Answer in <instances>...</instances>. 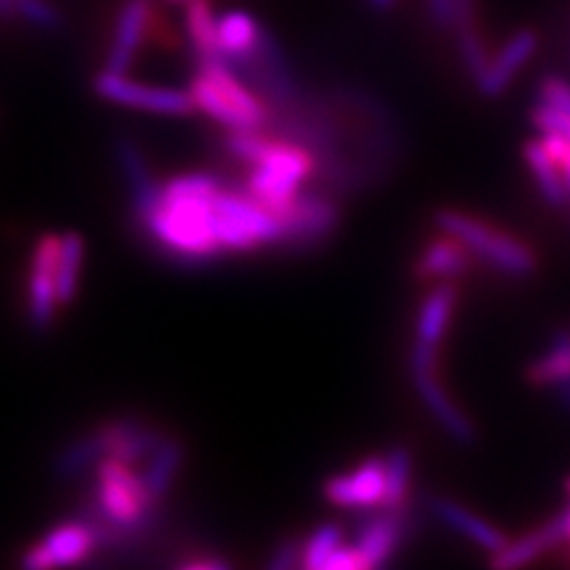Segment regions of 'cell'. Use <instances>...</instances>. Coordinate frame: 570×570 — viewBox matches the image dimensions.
Listing matches in <instances>:
<instances>
[{
    "mask_svg": "<svg viewBox=\"0 0 570 570\" xmlns=\"http://www.w3.org/2000/svg\"><path fill=\"white\" fill-rule=\"evenodd\" d=\"M219 181L209 174H184L159 186L155 198L136 209L150 240L181 264H207L224 249L217 236Z\"/></svg>",
    "mask_w": 570,
    "mask_h": 570,
    "instance_id": "cell-1",
    "label": "cell"
},
{
    "mask_svg": "<svg viewBox=\"0 0 570 570\" xmlns=\"http://www.w3.org/2000/svg\"><path fill=\"white\" fill-rule=\"evenodd\" d=\"M157 502L150 497L142 473L134 471V463L117 456H102L96 466L94 513L100 523L98 534L105 538H131L134 532L148 530Z\"/></svg>",
    "mask_w": 570,
    "mask_h": 570,
    "instance_id": "cell-2",
    "label": "cell"
},
{
    "mask_svg": "<svg viewBox=\"0 0 570 570\" xmlns=\"http://www.w3.org/2000/svg\"><path fill=\"white\" fill-rule=\"evenodd\" d=\"M188 94L195 110H203L228 131L264 129L269 121L264 98L247 86L238 69L226 60H198V71L190 81Z\"/></svg>",
    "mask_w": 570,
    "mask_h": 570,
    "instance_id": "cell-3",
    "label": "cell"
},
{
    "mask_svg": "<svg viewBox=\"0 0 570 570\" xmlns=\"http://www.w3.org/2000/svg\"><path fill=\"white\" fill-rule=\"evenodd\" d=\"M435 224L442 234L466 245L471 255L488 262L499 274L509 278H528L538 269V257H534L530 245L515 236L502 234V230L471 217V214L440 209L435 214Z\"/></svg>",
    "mask_w": 570,
    "mask_h": 570,
    "instance_id": "cell-4",
    "label": "cell"
},
{
    "mask_svg": "<svg viewBox=\"0 0 570 570\" xmlns=\"http://www.w3.org/2000/svg\"><path fill=\"white\" fill-rule=\"evenodd\" d=\"M247 176V193L269 207L276 217L288 207L314 171L312 153L293 140L269 138Z\"/></svg>",
    "mask_w": 570,
    "mask_h": 570,
    "instance_id": "cell-5",
    "label": "cell"
},
{
    "mask_svg": "<svg viewBox=\"0 0 570 570\" xmlns=\"http://www.w3.org/2000/svg\"><path fill=\"white\" fill-rule=\"evenodd\" d=\"M217 236L224 253H247L259 245H281L283 226L247 188H222L217 193Z\"/></svg>",
    "mask_w": 570,
    "mask_h": 570,
    "instance_id": "cell-6",
    "label": "cell"
},
{
    "mask_svg": "<svg viewBox=\"0 0 570 570\" xmlns=\"http://www.w3.org/2000/svg\"><path fill=\"white\" fill-rule=\"evenodd\" d=\"M285 247H316L324 243L341 224V209L318 190H299L297 198L285 207L281 214Z\"/></svg>",
    "mask_w": 570,
    "mask_h": 570,
    "instance_id": "cell-7",
    "label": "cell"
},
{
    "mask_svg": "<svg viewBox=\"0 0 570 570\" xmlns=\"http://www.w3.org/2000/svg\"><path fill=\"white\" fill-rule=\"evenodd\" d=\"M96 94L121 107H134V110L155 112V115H171L181 117L195 110L193 98L188 91L167 86H148L127 79V75H115V71H100V77L94 83Z\"/></svg>",
    "mask_w": 570,
    "mask_h": 570,
    "instance_id": "cell-8",
    "label": "cell"
},
{
    "mask_svg": "<svg viewBox=\"0 0 570 570\" xmlns=\"http://www.w3.org/2000/svg\"><path fill=\"white\" fill-rule=\"evenodd\" d=\"M414 511L409 504L397 509L381 507V511L366 513L356 528V549H360L364 570H376L390 563L397 547L414 530Z\"/></svg>",
    "mask_w": 570,
    "mask_h": 570,
    "instance_id": "cell-9",
    "label": "cell"
},
{
    "mask_svg": "<svg viewBox=\"0 0 570 570\" xmlns=\"http://www.w3.org/2000/svg\"><path fill=\"white\" fill-rule=\"evenodd\" d=\"M60 243H62V236L43 234L31 253L29 324L33 331L50 328L60 305V295H58Z\"/></svg>",
    "mask_w": 570,
    "mask_h": 570,
    "instance_id": "cell-10",
    "label": "cell"
},
{
    "mask_svg": "<svg viewBox=\"0 0 570 570\" xmlns=\"http://www.w3.org/2000/svg\"><path fill=\"white\" fill-rule=\"evenodd\" d=\"M100 534L94 523L88 521H67L52 528L46 538L33 544L22 557V566L29 570H46L56 566H75L81 563L94 547L98 544Z\"/></svg>",
    "mask_w": 570,
    "mask_h": 570,
    "instance_id": "cell-11",
    "label": "cell"
},
{
    "mask_svg": "<svg viewBox=\"0 0 570 570\" xmlns=\"http://www.w3.org/2000/svg\"><path fill=\"white\" fill-rule=\"evenodd\" d=\"M324 492L328 502L345 509H371L383 502L385 492V459L371 456L352 473L326 480Z\"/></svg>",
    "mask_w": 570,
    "mask_h": 570,
    "instance_id": "cell-12",
    "label": "cell"
},
{
    "mask_svg": "<svg viewBox=\"0 0 570 570\" xmlns=\"http://www.w3.org/2000/svg\"><path fill=\"white\" fill-rule=\"evenodd\" d=\"M538 43H540V39L532 29L515 31L511 39L494 52V58L490 60V67H488L485 75L475 81L478 94L488 98V100L504 96V91L511 86V81L519 77V71L534 56Z\"/></svg>",
    "mask_w": 570,
    "mask_h": 570,
    "instance_id": "cell-13",
    "label": "cell"
},
{
    "mask_svg": "<svg viewBox=\"0 0 570 570\" xmlns=\"http://www.w3.org/2000/svg\"><path fill=\"white\" fill-rule=\"evenodd\" d=\"M412 371V381L419 392L421 402L425 404L428 412L440 423V428L459 444H473L478 440L475 425L471 419L461 412V409L452 402L435 376V368H409Z\"/></svg>",
    "mask_w": 570,
    "mask_h": 570,
    "instance_id": "cell-14",
    "label": "cell"
},
{
    "mask_svg": "<svg viewBox=\"0 0 570 570\" xmlns=\"http://www.w3.org/2000/svg\"><path fill=\"white\" fill-rule=\"evenodd\" d=\"M102 456H117L127 463H140L148 461V456L155 452V448L163 442L153 425H146L134 419H117L98 425L94 431Z\"/></svg>",
    "mask_w": 570,
    "mask_h": 570,
    "instance_id": "cell-15",
    "label": "cell"
},
{
    "mask_svg": "<svg viewBox=\"0 0 570 570\" xmlns=\"http://www.w3.org/2000/svg\"><path fill=\"white\" fill-rule=\"evenodd\" d=\"M150 22H153L150 0H127V6H124L119 12L115 41L110 52H107L105 71L127 75L136 60L138 48L142 46V39H146Z\"/></svg>",
    "mask_w": 570,
    "mask_h": 570,
    "instance_id": "cell-16",
    "label": "cell"
},
{
    "mask_svg": "<svg viewBox=\"0 0 570 570\" xmlns=\"http://www.w3.org/2000/svg\"><path fill=\"white\" fill-rule=\"evenodd\" d=\"M428 504H431V511L444 525L463 534V538L471 540L480 549L490 551V554H497V551H502L509 544L502 530H497L494 525L480 519V515H475L466 507H461L459 502H452L448 497H433Z\"/></svg>",
    "mask_w": 570,
    "mask_h": 570,
    "instance_id": "cell-17",
    "label": "cell"
},
{
    "mask_svg": "<svg viewBox=\"0 0 570 570\" xmlns=\"http://www.w3.org/2000/svg\"><path fill=\"white\" fill-rule=\"evenodd\" d=\"M264 31L266 29L249 12L234 10L222 14L217 20L219 58L226 60L230 67H240L245 60L253 58Z\"/></svg>",
    "mask_w": 570,
    "mask_h": 570,
    "instance_id": "cell-18",
    "label": "cell"
},
{
    "mask_svg": "<svg viewBox=\"0 0 570 570\" xmlns=\"http://www.w3.org/2000/svg\"><path fill=\"white\" fill-rule=\"evenodd\" d=\"M469 255L466 245L444 234V238H435L425 245L414 266V274L421 281H454L456 276L466 274Z\"/></svg>",
    "mask_w": 570,
    "mask_h": 570,
    "instance_id": "cell-19",
    "label": "cell"
},
{
    "mask_svg": "<svg viewBox=\"0 0 570 570\" xmlns=\"http://www.w3.org/2000/svg\"><path fill=\"white\" fill-rule=\"evenodd\" d=\"M459 291L452 281H438L428 295L423 297V305L416 318V341L440 347L442 335L448 331L452 318V309L456 305Z\"/></svg>",
    "mask_w": 570,
    "mask_h": 570,
    "instance_id": "cell-20",
    "label": "cell"
},
{
    "mask_svg": "<svg viewBox=\"0 0 570 570\" xmlns=\"http://www.w3.org/2000/svg\"><path fill=\"white\" fill-rule=\"evenodd\" d=\"M559 542H563V534H561L557 519H551L542 528L523 534V538L509 542L502 551L492 554L490 566L497 570H511V568L528 566L534 559H540L547 549H551Z\"/></svg>",
    "mask_w": 570,
    "mask_h": 570,
    "instance_id": "cell-21",
    "label": "cell"
},
{
    "mask_svg": "<svg viewBox=\"0 0 570 570\" xmlns=\"http://www.w3.org/2000/svg\"><path fill=\"white\" fill-rule=\"evenodd\" d=\"M523 157L534 176V184H538L544 203L554 209H566L570 205V200H568L559 165L544 150L542 140H528L523 146Z\"/></svg>",
    "mask_w": 570,
    "mask_h": 570,
    "instance_id": "cell-22",
    "label": "cell"
},
{
    "mask_svg": "<svg viewBox=\"0 0 570 570\" xmlns=\"http://www.w3.org/2000/svg\"><path fill=\"white\" fill-rule=\"evenodd\" d=\"M563 379H570V331L566 328L557 331L549 350L525 368V381L530 385L554 387Z\"/></svg>",
    "mask_w": 570,
    "mask_h": 570,
    "instance_id": "cell-23",
    "label": "cell"
},
{
    "mask_svg": "<svg viewBox=\"0 0 570 570\" xmlns=\"http://www.w3.org/2000/svg\"><path fill=\"white\" fill-rule=\"evenodd\" d=\"M181 463H184V448L171 438H163V442H159L155 452L148 456V466L142 471V480H146L148 492L157 504L159 499L169 492L178 469H181Z\"/></svg>",
    "mask_w": 570,
    "mask_h": 570,
    "instance_id": "cell-24",
    "label": "cell"
},
{
    "mask_svg": "<svg viewBox=\"0 0 570 570\" xmlns=\"http://www.w3.org/2000/svg\"><path fill=\"white\" fill-rule=\"evenodd\" d=\"M186 29L198 60L219 58L217 17L209 8V0H190V3H186Z\"/></svg>",
    "mask_w": 570,
    "mask_h": 570,
    "instance_id": "cell-25",
    "label": "cell"
},
{
    "mask_svg": "<svg viewBox=\"0 0 570 570\" xmlns=\"http://www.w3.org/2000/svg\"><path fill=\"white\" fill-rule=\"evenodd\" d=\"M409 480H412V452L397 444L385 454V492L381 507L397 509L406 504Z\"/></svg>",
    "mask_w": 570,
    "mask_h": 570,
    "instance_id": "cell-26",
    "label": "cell"
},
{
    "mask_svg": "<svg viewBox=\"0 0 570 570\" xmlns=\"http://www.w3.org/2000/svg\"><path fill=\"white\" fill-rule=\"evenodd\" d=\"M83 264V240L75 230L62 234L60 264H58V295L60 305H69L79 288V274Z\"/></svg>",
    "mask_w": 570,
    "mask_h": 570,
    "instance_id": "cell-27",
    "label": "cell"
},
{
    "mask_svg": "<svg viewBox=\"0 0 570 570\" xmlns=\"http://www.w3.org/2000/svg\"><path fill=\"white\" fill-rule=\"evenodd\" d=\"M100 459H102L100 444L94 433H88L83 438H77L75 442H69L67 448L58 454L56 473L60 478H77L86 471L96 469Z\"/></svg>",
    "mask_w": 570,
    "mask_h": 570,
    "instance_id": "cell-28",
    "label": "cell"
},
{
    "mask_svg": "<svg viewBox=\"0 0 570 570\" xmlns=\"http://www.w3.org/2000/svg\"><path fill=\"white\" fill-rule=\"evenodd\" d=\"M456 46H459L461 62H463V67H466L469 77L475 83L480 77L485 75L490 67V60H492V56L488 52V46H485V39L480 36V31L473 24V27L456 31Z\"/></svg>",
    "mask_w": 570,
    "mask_h": 570,
    "instance_id": "cell-29",
    "label": "cell"
},
{
    "mask_svg": "<svg viewBox=\"0 0 570 570\" xmlns=\"http://www.w3.org/2000/svg\"><path fill=\"white\" fill-rule=\"evenodd\" d=\"M341 544H343V528L341 525L337 523L318 525L312 532V538L305 542V557H302V566L309 570H324L326 561Z\"/></svg>",
    "mask_w": 570,
    "mask_h": 570,
    "instance_id": "cell-30",
    "label": "cell"
},
{
    "mask_svg": "<svg viewBox=\"0 0 570 570\" xmlns=\"http://www.w3.org/2000/svg\"><path fill=\"white\" fill-rule=\"evenodd\" d=\"M538 102L554 107L570 117V83L557 75H549L538 83Z\"/></svg>",
    "mask_w": 570,
    "mask_h": 570,
    "instance_id": "cell-31",
    "label": "cell"
},
{
    "mask_svg": "<svg viewBox=\"0 0 570 570\" xmlns=\"http://www.w3.org/2000/svg\"><path fill=\"white\" fill-rule=\"evenodd\" d=\"M17 17H22L24 22H29L36 29H58L60 24V14L48 0H22Z\"/></svg>",
    "mask_w": 570,
    "mask_h": 570,
    "instance_id": "cell-32",
    "label": "cell"
},
{
    "mask_svg": "<svg viewBox=\"0 0 570 570\" xmlns=\"http://www.w3.org/2000/svg\"><path fill=\"white\" fill-rule=\"evenodd\" d=\"M532 127L538 129L542 136L544 134H559V136H566L570 140V117L554 110V107H547L542 102L534 105L532 110Z\"/></svg>",
    "mask_w": 570,
    "mask_h": 570,
    "instance_id": "cell-33",
    "label": "cell"
},
{
    "mask_svg": "<svg viewBox=\"0 0 570 570\" xmlns=\"http://www.w3.org/2000/svg\"><path fill=\"white\" fill-rule=\"evenodd\" d=\"M542 146L551 155V159H554V163L559 165L563 186H566V193H568V200H570V140L566 136H559V134H544Z\"/></svg>",
    "mask_w": 570,
    "mask_h": 570,
    "instance_id": "cell-34",
    "label": "cell"
},
{
    "mask_svg": "<svg viewBox=\"0 0 570 570\" xmlns=\"http://www.w3.org/2000/svg\"><path fill=\"white\" fill-rule=\"evenodd\" d=\"M302 557H305V542L299 540H283L276 549L272 559L266 561V568L272 570H291V568H297L302 566Z\"/></svg>",
    "mask_w": 570,
    "mask_h": 570,
    "instance_id": "cell-35",
    "label": "cell"
},
{
    "mask_svg": "<svg viewBox=\"0 0 570 570\" xmlns=\"http://www.w3.org/2000/svg\"><path fill=\"white\" fill-rule=\"evenodd\" d=\"M324 570H364V561H362L360 549L341 544L333 551L331 559L326 561Z\"/></svg>",
    "mask_w": 570,
    "mask_h": 570,
    "instance_id": "cell-36",
    "label": "cell"
},
{
    "mask_svg": "<svg viewBox=\"0 0 570 570\" xmlns=\"http://www.w3.org/2000/svg\"><path fill=\"white\" fill-rule=\"evenodd\" d=\"M428 17L431 22L442 29V31H452L454 27V0H425Z\"/></svg>",
    "mask_w": 570,
    "mask_h": 570,
    "instance_id": "cell-37",
    "label": "cell"
},
{
    "mask_svg": "<svg viewBox=\"0 0 570 570\" xmlns=\"http://www.w3.org/2000/svg\"><path fill=\"white\" fill-rule=\"evenodd\" d=\"M475 24V0H454V27L452 31Z\"/></svg>",
    "mask_w": 570,
    "mask_h": 570,
    "instance_id": "cell-38",
    "label": "cell"
},
{
    "mask_svg": "<svg viewBox=\"0 0 570 570\" xmlns=\"http://www.w3.org/2000/svg\"><path fill=\"white\" fill-rule=\"evenodd\" d=\"M226 561H217V559H200V561H186L181 563L184 570H222L226 568Z\"/></svg>",
    "mask_w": 570,
    "mask_h": 570,
    "instance_id": "cell-39",
    "label": "cell"
},
{
    "mask_svg": "<svg viewBox=\"0 0 570 570\" xmlns=\"http://www.w3.org/2000/svg\"><path fill=\"white\" fill-rule=\"evenodd\" d=\"M557 390V400H559V406L563 409V412L570 416V379H563L554 385Z\"/></svg>",
    "mask_w": 570,
    "mask_h": 570,
    "instance_id": "cell-40",
    "label": "cell"
},
{
    "mask_svg": "<svg viewBox=\"0 0 570 570\" xmlns=\"http://www.w3.org/2000/svg\"><path fill=\"white\" fill-rule=\"evenodd\" d=\"M20 3L22 0H0V17H3V20L17 17V12H20Z\"/></svg>",
    "mask_w": 570,
    "mask_h": 570,
    "instance_id": "cell-41",
    "label": "cell"
},
{
    "mask_svg": "<svg viewBox=\"0 0 570 570\" xmlns=\"http://www.w3.org/2000/svg\"><path fill=\"white\" fill-rule=\"evenodd\" d=\"M559 528H561V534H563V542H570V504L559 513L554 515Z\"/></svg>",
    "mask_w": 570,
    "mask_h": 570,
    "instance_id": "cell-42",
    "label": "cell"
},
{
    "mask_svg": "<svg viewBox=\"0 0 570 570\" xmlns=\"http://www.w3.org/2000/svg\"><path fill=\"white\" fill-rule=\"evenodd\" d=\"M366 3L376 12H387L392 6L397 3V0H366Z\"/></svg>",
    "mask_w": 570,
    "mask_h": 570,
    "instance_id": "cell-43",
    "label": "cell"
},
{
    "mask_svg": "<svg viewBox=\"0 0 570 570\" xmlns=\"http://www.w3.org/2000/svg\"><path fill=\"white\" fill-rule=\"evenodd\" d=\"M169 3H190V0H169Z\"/></svg>",
    "mask_w": 570,
    "mask_h": 570,
    "instance_id": "cell-44",
    "label": "cell"
},
{
    "mask_svg": "<svg viewBox=\"0 0 570 570\" xmlns=\"http://www.w3.org/2000/svg\"><path fill=\"white\" fill-rule=\"evenodd\" d=\"M566 490H568V494H570V478L566 480Z\"/></svg>",
    "mask_w": 570,
    "mask_h": 570,
    "instance_id": "cell-45",
    "label": "cell"
}]
</instances>
